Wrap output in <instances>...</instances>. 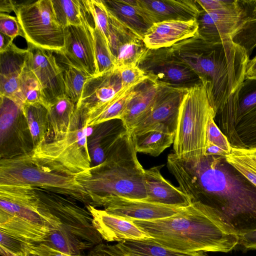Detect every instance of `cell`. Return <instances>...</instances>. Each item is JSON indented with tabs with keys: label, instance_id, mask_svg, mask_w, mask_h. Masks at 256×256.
I'll use <instances>...</instances> for the list:
<instances>
[{
	"label": "cell",
	"instance_id": "1",
	"mask_svg": "<svg viewBox=\"0 0 256 256\" xmlns=\"http://www.w3.org/2000/svg\"><path fill=\"white\" fill-rule=\"evenodd\" d=\"M167 167L192 202L214 210L224 232L238 236L256 230V190L224 166L222 157L180 158L172 152Z\"/></svg>",
	"mask_w": 256,
	"mask_h": 256
},
{
	"label": "cell",
	"instance_id": "2",
	"mask_svg": "<svg viewBox=\"0 0 256 256\" xmlns=\"http://www.w3.org/2000/svg\"><path fill=\"white\" fill-rule=\"evenodd\" d=\"M170 48L205 84L216 116L245 80L250 60L246 51L232 40L214 43L198 34Z\"/></svg>",
	"mask_w": 256,
	"mask_h": 256
},
{
	"label": "cell",
	"instance_id": "3",
	"mask_svg": "<svg viewBox=\"0 0 256 256\" xmlns=\"http://www.w3.org/2000/svg\"><path fill=\"white\" fill-rule=\"evenodd\" d=\"M215 218L213 208L196 202L168 218L132 222L150 240L174 250L228 252L238 245V236L224 232Z\"/></svg>",
	"mask_w": 256,
	"mask_h": 256
},
{
	"label": "cell",
	"instance_id": "4",
	"mask_svg": "<svg viewBox=\"0 0 256 256\" xmlns=\"http://www.w3.org/2000/svg\"><path fill=\"white\" fill-rule=\"evenodd\" d=\"M132 136L126 131L115 142L101 164L76 176L93 206L114 196L145 200L144 169L140 163Z\"/></svg>",
	"mask_w": 256,
	"mask_h": 256
},
{
	"label": "cell",
	"instance_id": "5",
	"mask_svg": "<svg viewBox=\"0 0 256 256\" xmlns=\"http://www.w3.org/2000/svg\"><path fill=\"white\" fill-rule=\"evenodd\" d=\"M60 226L36 188L0 186V230L36 244Z\"/></svg>",
	"mask_w": 256,
	"mask_h": 256
},
{
	"label": "cell",
	"instance_id": "6",
	"mask_svg": "<svg viewBox=\"0 0 256 256\" xmlns=\"http://www.w3.org/2000/svg\"><path fill=\"white\" fill-rule=\"evenodd\" d=\"M0 186L38 188L92 206L88 194L76 180L34 158L30 152L1 158Z\"/></svg>",
	"mask_w": 256,
	"mask_h": 256
},
{
	"label": "cell",
	"instance_id": "7",
	"mask_svg": "<svg viewBox=\"0 0 256 256\" xmlns=\"http://www.w3.org/2000/svg\"><path fill=\"white\" fill-rule=\"evenodd\" d=\"M216 117L206 86L200 83L187 89L179 109L173 144L174 152L180 158L205 155L206 128L209 118Z\"/></svg>",
	"mask_w": 256,
	"mask_h": 256
},
{
	"label": "cell",
	"instance_id": "8",
	"mask_svg": "<svg viewBox=\"0 0 256 256\" xmlns=\"http://www.w3.org/2000/svg\"><path fill=\"white\" fill-rule=\"evenodd\" d=\"M88 126L82 114L62 138L32 149V156L64 174L76 176L90 170L92 162L87 141Z\"/></svg>",
	"mask_w": 256,
	"mask_h": 256
},
{
	"label": "cell",
	"instance_id": "9",
	"mask_svg": "<svg viewBox=\"0 0 256 256\" xmlns=\"http://www.w3.org/2000/svg\"><path fill=\"white\" fill-rule=\"evenodd\" d=\"M14 2V12L28 44L60 52L64 46V28L56 20L52 0Z\"/></svg>",
	"mask_w": 256,
	"mask_h": 256
},
{
	"label": "cell",
	"instance_id": "10",
	"mask_svg": "<svg viewBox=\"0 0 256 256\" xmlns=\"http://www.w3.org/2000/svg\"><path fill=\"white\" fill-rule=\"evenodd\" d=\"M149 78L176 88H190L202 80L170 48L148 49L138 64Z\"/></svg>",
	"mask_w": 256,
	"mask_h": 256
},
{
	"label": "cell",
	"instance_id": "11",
	"mask_svg": "<svg viewBox=\"0 0 256 256\" xmlns=\"http://www.w3.org/2000/svg\"><path fill=\"white\" fill-rule=\"evenodd\" d=\"M50 212L60 222V226L93 244L102 242L95 228L89 211L72 200L50 191L36 188Z\"/></svg>",
	"mask_w": 256,
	"mask_h": 256
},
{
	"label": "cell",
	"instance_id": "12",
	"mask_svg": "<svg viewBox=\"0 0 256 256\" xmlns=\"http://www.w3.org/2000/svg\"><path fill=\"white\" fill-rule=\"evenodd\" d=\"M246 13L242 0L222 9L201 10L197 18L198 36L214 43L232 40L246 20Z\"/></svg>",
	"mask_w": 256,
	"mask_h": 256
},
{
	"label": "cell",
	"instance_id": "13",
	"mask_svg": "<svg viewBox=\"0 0 256 256\" xmlns=\"http://www.w3.org/2000/svg\"><path fill=\"white\" fill-rule=\"evenodd\" d=\"M26 64L38 78L47 106L65 96L64 70L56 62L52 51L28 44Z\"/></svg>",
	"mask_w": 256,
	"mask_h": 256
},
{
	"label": "cell",
	"instance_id": "14",
	"mask_svg": "<svg viewBox=\"0 0 256 256\" xmlns=\"http://www.w3.org/2000/svg\"><path fill=\"white\" fill-rule=\"evenodd\" d=\"M108 16V41L115 68L138 66L148 49L144 38L112 14Z\"/></svg>",
	"mask_w": 256,
	"mask_h": 256
},
{
	"label": "cell",
	"instance_id": "15",
	"mask_svg": "<svg viewBox=\"0 0 256 256\" xmlns=\"http://www.w3.org/2000/svg\"><path fill=\"white\" fill-rule=\"evenodd\" d=\"M92 28L89 24L64 28V62L92 77L98 75Z\"/></svg>",
	"mask_w": 256,
	"mask_h": 256
},
{
	"label": "cell",
	"instance_id": "16",
	"mask_svg": "<svg viewBox=\"0 0 256 256\" xmlns=\"http://www.w3.org/2000/svg\"><path fill=\"white\" fill-rule=\"evenodd\" d=\"M108 213L131 220H152L170 217L184 208L170 206L148 202L144 200L114 196L102 202Z\"/></svg>",
	"mask_w": 256,
	"mask_h": 256
},
{
	"label": "cell",
	"instance_id": "17",
	"mask_svg": "<svg viewBox=\"0 0 256 256\" xmlns=\"http://www.w3.org/2000/svg\"><path fill=\"white\" fill-rule=\"evenodd\" d=\"M125 88L117 68L90 77L76 106L85 118L104 106Z\"/></svg>",
	"mask_w": 256,
	"mask_h": 256
},
{
	"label": "cell",
	"instance_id": "18",
	"mask_svg": "<svg viewBox=\"0 0 256 256\" xmlns=\"http://www.w3.org/2000/svg\"><path fill=\"white\" fill-rule=\"evenodd\" d=\"M136 8L152 26L169 20H197L200 10L196 0H135Z\"/></svg>",
	"mask_w": 256,
	"mask_h": 256
},
{
	"label": "cell",
	"instance_id": "19",
	"mask_svg": "<svg viewBox=\"0 0 256 256\" xmlns=\"http://www.w3.org/2000/svg\"><path fill=\"white\" fill-rule=\"evenodd\" d=\"M187 89L170 88L158 100L148 116L128 132L132 135L137 134L156 124H162L176 134L180 105Z\"/></svg>",
	"mask_w": 256,
	"mask_h": 256
},
{
	"label": "cell",
	"instance_id": "20",
	"mask_svg": "<svg viewBox=\"0 0 256 256\" xmlns=\"http://www.w3.org/2000/svg\"><path fill=\"white\" fill-rule=\"evenodd\" d=\"M92 216L94 226L102 238L107 242L150 238L132 221L111 214L92 205L86 206Z\"/></svg>",
	"mask_w": 256,
	"mask_h": 256
},
{
	"label": "cell",
	"instance_id": "21",
	"mask_svg": "<svg viewBox=\"0 0 256 256\" xmlns=\"http://www.w3.org/2000/svg\"><path fill=\"white\" fill-rule=\"evenodd\" d=\"M198 28L197 20L158 22L148 29L144 35V41L149 49L170 48L182 40L196 36Z\"/></svg>",
	"mask_w": 256,
	"mask_h": 256
},
{
	"label": "cell",
	"instance_id": "22",
	"mask_svg": "<svg viewBox=\"0 0 256 256\" xmlns=\"http://www.w3.org/2000/svg\"><path fill=\"white\" fill-rule=\"evenodd\" d=\"M170 88L149 78L140 83L138 93L130 102L121 119L128 131L148 116Z\"/></svg>",
	"mask_w": 256,
	"mask_h": 256
},
{
	"label": "cell",
	"instance_id": "23",
	"mask_svg": "<svg viewBox=\"0 0 256 256\" xmlns=\"http://www.w3.org/2000/svg\"><path fill=\"white\" fill-rule=\"evenodd\" d=\"M163 166L144 170V184L148 197L144 200L164 205L186 208L192 203L190 198L166 180L160 172Z\"/></svg>",
	"mask_w": 256,
	"mask_h": 256
},
{
	"label": "cell",
	"instance_id": "24",
	"mask_svg": "<svg viewBox=\"0 0 256 256\" xmlns=\"http://www.w3.org/2000/svg\"><path fill=\"white\" fill-rule=\"evenodd\" d=\"M27 54V50L20 48L13 42L0 52V96L15 100Z\"/></svg>",
	"mask_w": 256,
	"mask_h": 256
},
{
	"label": "cell",
	"instance_id": "25",
	"mask_svg": "<svg viewBox=\"0 0 256 256\" xmlns=\"http://www.w3.org/2000/svg\"><path fill=\"white\" fill-rule=\"evenodd\" d=\"M47 108L50 126L54 136L53 140L62 138L82 114L76 104L66 96L50 104Z\"/></svg>",
	"mask_w": 256,
	"mask_h": 256
},
{
	"label": "cell",
	"instance_id": "26",
	"mask_svg": "<svg viewBox=\"0 0 256 256\" xmlns=\"http://www.w3.org/2000/svg\"><path fill=\"white\" fill-rule=\"evenodd\" d=\"M141 82L125 88L102 108L84 118L86 126H92L113 120H121L128 104L138 93Z\"/></svg>",
	"mask_w": 256,
	"mask_h": 256
},
{
	"label": "cell",
	"instance_id": "27",
	"mask_svg": "<svg viewBox=\"0 0 256 256\" xmlns=\"http://www.w3.org/2000/svg\"><path fill=\"white\" fill-rule=\"evenodd\" d=\"M58 22L64 28L70 26L95 24L88 0H52Z\"/></svg>",
	"mask_w": 256,
	"mask_h": 256
},
{
	"label": "cell",
	"instance_id": "28",
	"mask_svg": "<svg viewBox=\"0 0 256 256\" xmlns=\"http://www.w3.org/2000/svg\"><path fill=\"white\" fill-rule=\"evenodd\" d=\"M132 136L137 152L158 156L174 144L175 134L164 125L156 124L144 132Z\"/></svg>",
	"mask_w": 256,
	"mask_h": 256
},
{
	"label": "cell",
	"instance_id": "29",
	"mask_svg": "<svg viewBox=\"0 0 256 256\" xmlns=\"http://www.w3.org/2000/svg\"><path fill=\"white\" fill-rule=\"evenodd\" d=\"M108 12L144 38L151 26L138 10L135 0H102Z\"/></svg>",
	"mask_w": 256,
	"mask_h": 256
},
{
	"label": "cell",
	"instance_id": "30",
	"mask_svg": "<svg viewBox=\"0 0 256 256\" xmlns=\"http://www.w3.org/2000/svg\"><path fill=\"white\" fill-rule=\"evenodd\" d=\"M22 111L34 148L46 142V136L48 130L50 128L47 106L40 103L28 104L24 106Z\"/></svg>",
	"mask_w": 256,
	"mask_h": 256
},
{
	"label": "cell",
	"instance_id": "31",
	"mask_svg": "<svg viewBox=\"0 0 256 256\" xmlns=\"http://www.w3.org/2000/svg\"><path fill=\"white\" fill-rule=\"evenodd\" d=\"M42 243L70 256H83L84 251L94 246L60 226L52 230Z\"/></svg>",
	"mask_w": 256,
	"mask_h": 256
},
{
	"label": "cell",
	"instance_id": "32",
	"mask_svg": "<svg viewBox=\"0 0 256 256\" xmlns=\"http://www.w3.org/2000/svg\"><path fill=\"white\" fill-rule=\"evenodd\" d=\"M117 244L124 252L142 256H207L204 252H186L174 250L150 239L127 240Z\"/></svg>",
	"mask_w": 256,
	"mask_h": 256
},
{
	"label": "cell",
	"instance_id": "33",
	"mask_svg": "<svg viewBox=\"0 0 256 256\" xmlns=\"http://www.w3.org/2000/svg\"><path fill=\"white\" fill-rule=\"evenodd\" d=\"M14 101L22 110L24 106L37 103L47 106L41 85L26 64L20 75L18 93Z\"/></svg>",
	"mask_w": 256,
	"mask_h": 256
},
{
	"label": "cell",
	"instance_id": "34",
	"mask_svg": "<svg viewBox=\"0 0 256 256\" xmlns=\"http://www.w3.org/2000/svg\"><path fill=\"white\" fill-rule=\"evenodd\" d=\"M226 107L238 120L256 107V78L245 79ZM237 124V123H236Z\"/></svg>",
	"mask_w": 256,
	"mask_h": 256
},
{
	"label": "cell",
	"instance_id": "35",
	"mask_svg": "<svg viewBox=\"0 0 256 256\" xmlns=\"http://www.w3.org/2000/svg\"><path fill=\"white\" fill-rule=\"evenodd\" d=\"M0 138L2 145L17 124L26 120L22 108L11 98L0 96Z\"/></svg>",
	"mask_w": 256,
	"mask_h": 256
},
{
	"label": "cell",
	"instance_id": "36",
	"mask_svg": "<svg viewBox=\"0 0 256 256\" xmlns=\"http://www.w3.org/2000/svg\"><path fill=\"white\" fill-rule=\"evenodd\" d=\"M226 162L256 188V157L248 148L232 147Z\"/></svg>",
	"mask_w": 256,
	"mask_h": 256
},
{
	"label": "cell",
	"instance_id": "37",
	"mask_svg": "<svg viewBox=\"0 0 256 256\" xmlns=\"http://www.w3.org/2000/svg\"><path fill=\"white\" fill-rule=\"evenodd\" d=\"M92 32L98 75L101 74L115 68L114 61L108 42L101 31L95 26L92 28Z\"/></svg>",
	"mask_w": 256,
	"mask_h": 256
},
{
	"label": "cell",
	"instance_id": "38",
	"mask_svg": "<svg viewBox=\"0 0 256 256\" xmlns=\"http://www.w3.org/2000/svg\"><path fill=\"white\" fill-rule=\"evenodd\" d=\"M65 96L77 104L84 86L90 78L82 70L68 66L64 72Z\"/></svg>",
	"mask_w": 256,
	"mask_h": 256
},
{
	"label": "cell",
	"instance_id": "39",
	"mask_svg": "<svg viewBox=\"0 0 256 256\" xmlns=\"http://www.w3.org/2000/svg\"><path fill=\"white\" fill-rule=\"evenodd\" d=\"M88 2L95 26L101 31L108 41L109 29L108 12L102 0H88Z\"/></svg>",
	"mask_w": 256,
	"mask_h": 256
},
{
	"label": "cell",
	"instance_id": "40",
	"mask_svg": "<svg viewBox=\"0 0 256 256\" xmlns=\"http://www.w3.org/2000/svg\"><path fill=\"white\" fill-rule=\"evenodd\" d=\"M215 118V116H212L208 120L206 128V142L217 146L228 154L231 151L232 146L226 136L216 124Z\"/></svg>",
	"mask_w": 256,
	"mask_h": 256
},
{
	"label": "cell",
	"instance_id": "41",
	"mask_svg": "<svg viewBox=\"0 0 256 256\" xmlns=\"http://www.w3.org/2000/svg\"><path fill=\"white\" fill-rule=\"evenodd\" d=\"M0 248L14 254L26 256L32 244L0 230Z\"/></svg>",
	"mask_w": 256,
	"mask_h": 256
},
{
	"label": "cell",
	"instance_id": "42",
	"mask_svg": "<svg viewBox=\"0 0 256 256\" xmlns=\"http://www.w3.org/2000/svg\"><path fill=\"white\" fill-rule=\"evenodd\" d=\"M124 87L140 83L148 78L138 66H130L117 68Z\"/></svg>",
	"mask_w": 256,
	"mask_h": 256
},
{
	"label": "cell",
	"instance_id": "43",
	"mask_svg": "<svg viewBox=\"0 0 256 256\" xmlns=\"http://www.w3.org/2000/svg\"><path fill=\"white\" fill-rule=\"evenodd\" d=\"M0 32L13 40L17 36L24 37L17 18L2 12L0 14Z\"/></svg>",
	"mask_w": 256,
	"mask_h": 256
},
{
	"label": "cell",
	"instance_id": "44",
	"mask_svg": "<svg viewBox=\"0 0 256 256\" xmlns=\"http://www.w3.org/2000/svg\"><path fill=\"white\" fill-rule=\"evenodd\" d=\"M83 256H124L122 250L116 244L100 243L94 246L87 255Z\"/></svg>",
	"mask_w": 256,
	"mask_h": 256
},
{
	"label": "cell",
	"instance_id": "45",
	"mask_svg": "<svg viewBox=\"0 0 256 256\" xmlns=\"http://www.w3.org/2000/svg\"><path fill=\"white\" fill-rule=\"evenodd\" d=\"M234 0H196L200 10L203 11H213L224 8L232 4Z\"/></svg>",
	"mask_w": 256,
	"mask_h": 256
},
{
	"label": "cell",
	"instance_id": "46",
	"mask_svg": "<svg viewBox=\"0 0 256 256\" xmlns=\"http://www.w3.org/2000/svg\"><path fill=\"white\" fill-rule=\"evenodd\" d=\"M29 253L38 256H70L44 243L32 244Z\"/></svg>",
	"mask_w": 256,
	"mask_h": 256
},
{
	"label": "cell",
	"instance_id": "47",
	"mask_svg": "<svg viewBox=\"0 0 256 256\" xmlns=\"http://www.w3.org/2000/svg\"><path fill=\"white\" fill-rule=\"evenodd\" d=\"M238 244L247 250L256 249V230L238 236Z\"/></svg>",
	"mask_w": 256,
	"mask_h": 256
},
{
	"label": "cell",
	"instance_id": "48",
	"mask_svg": "<svg viewBox=\"0 0 256 256\" xmlns=\"http://www.w3.org/2000/svg\"><path fill=\"white\" fill-rule=\"evenodd\" d=\"M226 155V153L217 146L206 142L205 156H218L224 158Z\"/></svg>",
	"mask_w": 256,
	"mask_h": 256
},
{
	"label": "cell",
	"instance_id": "49",
	"mask_svg": "<svg viewBox=\"0 0 256 256\" xmlns=\"http://www.w3.org/2000/svg\"><path fill=\"white\" fill-rule=\"evenodd\" d=\"M254 78H256V55L248 62L245 78V79Z\"/></svg>",
	"mask_w": 256,
	"mask_h": 256
},
{
	"label": "cell",
	"instance_id": "50",
	"mask_svg": "<svg viewBox=\"0 0 256 256\" xmlns=\"http://www.w3.org/2000/svg\"><path fill=\"white\" fill-rule=\"evenodd\" d=\"M15 5L14 0H0V12H4L10 13L14 10Z\"/></svg>",
	"mask_w": 256,
	"mask_h": 256
},
{
	"label": "cell",
	"instance_id": "51",
	"mask_svg": "<svg viewBox=\"0 0 256 256\" xmlns=\"http://www.w3.org/2000/svg\"><path fill=\"white\" fill-rule=\"evenodd\" d=\"M0 52H1L6 50L12 44L13 39L2 32H0Z\"/></svg>",
	"mask_w": 256,
	"mask_h": 256
},
{
	"label": "cell",
	"instance_id": "52",
	"mask_svg": "<svg viewBox=\"0 0 256 256\" xmlns=\"http://www.w3.org/2000/svg\"><path fill=\"white\" fill-rule=\"evenodd\" d=\"M0 253L2 256H25L22 254H14L0 248Z\"/></svg>",
	"mask_w": 256,
	"mask_h": 256
},
{
	"label": "cell",
	"instance_id": "53",
	"mask_svg": "<svg viewBox=\"0 0 256 256\" xmlns=\"http://www.w3.org/2000/svg\"><path fill=\"white\" fill-rule=\"evenodd\" d=\"M122 251H123V253H124V256H140V255L136 254H132V253H131V252H126L124 251L123 250H122Z\"/></svg>",
	"mask_w": 256,
	"mask_h": 256
},
{
	"label": "cell",
	"instance_id": "54",
	"mask_svg": "<svg viewBox=\"0 0 256 256\" xmlns=\"http://www.w3.org/2000/svg\"><path fill=\"white\" fill-rule=\"evenodd\" d=\"M249 152L256 157V148H248Z\"/></svg>",
	"mask_w": 256,
	"mask_h": 256
},
{
	"label": "cell",
	"instance_id": "55",
	"mask_svg": "<svg viewBox=\"0 0 256 256\" xmlns=\"http://www.w3.org/2000/svg\"><path fill=\"white\" fill-rule=\"evenodd\" d=\"M253 10L254 14L256 15V0H255L254 4V5Z\"/></svg>",
	"mask_w": 256,
	"mask_h": 256
},
{
	"label": "cell",
	"instance_id": "56",
	"mask_svg": "<svg viewBox=\"0 0 256 256\" xmlns=\"http://www.w3.org/2000/svg\"><path fill=\"white\" fill-rule=\"evenodd\" d=\"M26 256H38L37 255H36V254H30V253H28Z\"/></svg>",
	"mask_w": 256,
	"mask_h": 256
},
{
	"label": "cell",
	"instance_id": "57",
	"mask_svg": "<svg viewBox=\"0 0 256 256\" xmlns=\"http://www.w3.org/2000/svg\"></svg>",
	"mask_w": 256,
	"mask_h": 256
}]
</instances>
